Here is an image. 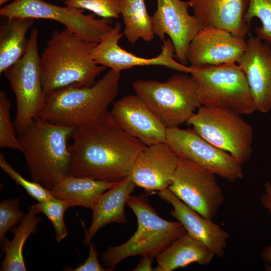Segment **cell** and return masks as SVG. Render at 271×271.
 <instances>
[{
	"label": "cell",
	"mask_w": 271,
	"mask_h": 271,
	"mask_svg": "<svg viewBox=\"0 0 271 271\" xmlns=\"http://www.w3.org/2000/svg\"><path fill=\"white\" fill-rule=\"evenodd\" d=\"M70 175L117 182L130 175L135 161L146 146L127 134L110 111L76 127Z\"/></svg>",
	"instance_id": "6da1fadb"
},
{
	"label": "cell",
	"mask_w": 271,
	"mask_h": 271,
	"mask_svg": "<svg viewBox=\"0 0 271 271\" xmlns=\"http://www.w3.org/2000/svg\"><path fill=\"white\" fill-rule=\"evenodd\" d=\"M97 44L84 40L66 28L54 30L40 55L45 95L65 87L92 86L106 69L92 57V51Z\"/></svg>",
	"instance_id": "7a4b0ae2"
},
{
	"label": "cell",
	"mask_w": 271,
	"mask_h": 271,
	"mask_svg": "<svg viewBox=\"0 0 271 271\" xmlns=\"http://www.w3.org/2000/svg\"><path fill=\"white\" fill-rule=\"evenodd\" d=\"M75 128L37 117L17 134L32 181L51 191L70 175L72 155L68 141Z\"/></svg>",
	"instance_id": "3957f363"
},
{
	"label": "cell",
	"mask_w": 271,
	"mask_h": 271,
	"mask_svg": "<svg viewBox=\"0 0 271 271\" xmlns=\"http://www.w3.org/2000/svg\"><path fill=\"white\" fill-rule=\"evenodd\" d=\"M120 73L108 70L91 86H70L45 95L39 118L77 127L101 116L116 97Z\"/></svg>",
	"instance_id": "277c9868"
},
{
	"label": "cell",
	"mask_w": 271,
	"mask_h": 271,
	"mask_svg": "<svg viewBox=\"0 0 271 271\" xmlns=\"http://www.w3.org/2000/svg\"><path fill=\"white\" fill-rule=\"evenodd\" d=\"M146 195H130L126 204L138 221L135 233L125 242L110 246L101 254L104 265L113 270L123 259L141 255L153 258L162 252L186 231L178 221H171L160 216L149 203Z\"/></svg>",
	"instance_id": "5b68a950"
},
{
	"label": "cell",
	"mask_w": 271,
	"mask_h": 271,
	"mask_svg": "<svg viewBox=\"0 0 271 271\" xmlns=\"http://www.w3.org/2000/svg\"><path fill=\"white\" fill-rule=\"evenodd\" d=\"M133 88L167 128L187 122L202 106L198 83L186 74H174L164 82L138 80Z\"/></svg>",
	"instance_id": "8992f818"
},
{
	"label": "cell",
	"mask_w": 271,
	"mask_h": 271,
	"mask_svg": "<svg viewBox=\"0 0 271 271\" xmlns=\"http://www.w3.org/2000/svg\"><path fill=\"white\" fill-rule=\"evenodd\" d=\"M191 67L202 105L230 109L241 115L256 110L246 76L236 63Z\"/></svg>",
	"instance_id": "52a82bcc"
},
{
	"label": "cell",
	"mask_w": 271,
	"mask_h": 271,
	"mask_svg": "<svg viewBox=\"0 0 271 271\" xmlns=\"http://www.w3.org/2000/svg\"><path fill=\"white\" fill-rule=\"evenodd\" d=\"M187 123L201 137L229 153L241 165L250 159L253 130L240 114L230 109L202 105Z\"/></svg>",
	"instance_id": "ba28073f"
},
{
	"label": "cell",
	"mask_w": 271,
	"mask_h": 271,
	"mask_svg": "<svg viewBox=\"0 0 271 271\" xmlns=\"http://www.w3.org/2000/svg\"><path fill=\"white\" fill-rule=\"evenodd\" d=\"M38 37V30L33 28L24 55L4 72L16 99L17 111L14 123L17 134L38 117L44 102Z\"/></svg>",
	"instance_id": "9c48e42d"
},
{
	"label": "cell",
	"mask_w": 271,
	"mask_h": 271,
	"mask_svg": "<svg viewBox=\"0 0 271 271\" xmlns=\"http://www.w3.org/2000/svg\"><path fill=\"white\" fill-rule=\"evenodd\" d=\"M84 10L61 7L43 0H16L3 7L0 15L11 20L14 17L49 19L58 22L84 40L98 43L113 27L110 18L96 19L95 15Z\"/></svg>",
	"instance_id": "30bf717a"
},
{
	"label": "cell",
	"mask_w": 271,
	"mask_h": 271,
	"mask_svg": "<svg viewBox=\"0 0 271 271\" xmlns=\"http://www.w3.org/2000/svg\"><path fill=\"white\" fill-rule=\"evenodd\" d=\"M166 143L180 159L192 162L229 182L243 177L242 165L229 153L215 147L193 129L167 128Z\"/></svg>",
	"instance_id": "8fae6325"
},
{
	"label": "cell",
	"mask_w": 271,
	"mask_h": 271,
	"mask_svg": "<svg viewBox=\"0 0 271 271\" xmlns=\"http://www.w3.org/2000/svg\"><path fill=\"white\" fill-rule=\"evenodd\" d=\"M168 188L202 216L213 219L225 201L215 175L188 160L180 159Z\"/></svg>",
	"instance_id": "7c38bea8"
},
{
	"label": "cell",
	"mask_w": 271,
	"mask_h": 271,
	"mask_svg": "<svg viewBox=\"0 0 271 271\" xmlns=\"http://www.w3.org/2000/svg\"><path fill=\"white\" fill-rule=\"evenodd\" d=\"M119 22L107 33L94 47L91 56L98 65L109 68L116 72L137 66H161L185 73H190L192 68L174 59V48L170 39L163 41L161 53L156 57L146 58L127 52L118 44L123 36L120 32Z\"/></svg>",
	"instance_id": "4fadbf2b"
},
{
	"label": "cell",
	"mask_w": 271,
	"mask_h": 271,
	"mask_svg": "<svg viewBox=\"0 0 271 271\" xmlns=\"http://www.w3.org/2000/svg\"><path fill=\"white\" fill-rule=\"evenodd\" d=\"M157 8L152 16L154 32L163 41L167 35L172 42L174 57L180 63H188L189 46L203 29L195 15L188 13V1L157 0Z\"/></svg>",
	"instance_id": "5bb4252c"
},
{
	"label": "cell",
	"mask_w": 271,
	"mask_h": 271,
	"mask_svg": "<svg viewBox=\"0 0 271 271\" xmlns=\"http://www.w3.org/2000/svg\"><path fill=\"white\" fill-rule=\"evenodd\" d=\"M110 112L127 134L146 146L166 142L167 127L137 94L113 102Z\"/></svg>",
	"instance_id": "9a60e30c"
},
{
	"label": "cell",
	"mask_w": 271,
	"mask_h": 271,
	"mask_svg": "<svg viewBox=\"0 0 271 271\" xmlns=\"http://www.w3.org/2000/svg\"><path fill=\"white\" fill-rule=\"evenodd\" d=\"M246 42L228 31L205 27L191 42L187 58L190 67L237 63L246 50Z\"/></svg>",
	"instance_id": "2e32d148"
},
{
	"label": "cell",
	"mask_w": 271,
	"mask_h": 271,
	"mask_svg": "<svg viewBox=\"0 0 271 271\" xmlns=\"http://www.w3.org/2000/svg\"><path fill=\"white\" fill-rule=\"evenodd\" d=\"M180 160L166 142L147 146L138 156L129 176L147 193H158L168 188Z\"/></svg>",
	"instance_id": "e0dca14e"
},
{
	"label": "cell",
	"mask_w": 271,
	"mask_h": 271,
	"mask_svg": "<svg viewBox=\"0 0 271 271\" xmlns=\"http://www.w3.org/2000/svg\"><path fill=\"white\" fill-rule=\"evenodd\" d=\"M246 42L236 63L246 76L256 110L266 113L271 109V46L252 35Z\"/></svg>",
	"instance_id": "ac0fdd59"
},
{
	"label": "cell",
	"mask_w": 271,
	"mask_h": 271,
	"mask_svg": "<svg viewBox=\"0 0 271 271\" xmlns=\"http://www.w3.org/2000/svg\"><path fill=\"white\" fill-rule=\"evenodd\" d=\"M162 200L170 203V214L179 221L186 232L207 245L215 256L222 257L225 252L229 234L212 219L206 218L178 199L169 189L157 193Z\"/></svg>",
	"instance_id": "d6986e66"
},
{
	"label": "cell",
	"mask_w": 271,
	"mask_h": 271,
	"mask_svg": "<svg viewBox=\"0 0 271 271\" xmlns=\"http://www.w3.org/2000/svg\"><path fill=\"white\" fill-rule=\"evenodd\" d=\"M190 6L203 28L224 29L245 40L249 25L245 20L249 0H189Z\"/></svg>",
	"instance_id": "ffe728a7"
},
{
	"label": "cell",
	"mask_w": 271,
	"mask_h": 271,
	"mask_svg": "<svg viewBox=\"0 0 271 271\" xmlns=\"http://www.w3.org/2000/svg\"><path fill=\"white\" fill-rule=\"evenodd\" d=\"M136 186L129 175L99 197L92 210L90 226L87 230L85 229L84 243L85 245H89L96 232L108 224L127 223L124 207Z\"/></svg>",
	"instance_id": "44dd1931"
},
{
	"label": "cell",
	"mask_w": 271,
	"mask_h": 271,
	"mask_svg": "<svg viewBox=\"0 0 271 271\" xmlns=\"http://www.w3.org/2000/svg\"><path fill=\"white\" fill-rule=\"evenodd\" d=\"M215 256L207 245L186 232L157 256V265L154 270L173 271L192 263L207 265Z\"/></svg>",
	"instance_id": "7402d4cb"
},
{
	"label": "cell",
	"mask_w": 271,
	"mask_h": 271,
	"mask_svg": "<svg viewBox=\"0 0 271 271\" xmlns=\"http://www.w3.org/2000/svg\"><path fill=\"white\" fill-rule=\"evenodd\" d=\"M118 182L99 181L70 175L50 192L54 197L66 202L71 207L82 206L92 210L99 197Z\"/></svg>",
	"instance_id": "603a6c76"
},
{
	"label": "cell",
	"mask_w": 271,
	"mask_h": 271,
	"mask_svg": "<svg viewBox=\"0 0 271 271\" xmlns=\"http://www.w3.org/2000/svg\"><path fill=\"white\" fill-rule=\"evenodd\" d=\"M34 19L14 17L0 27V73H4L24 55L29 39L26 34Z\"/></svg>",
	"instance_id": "cb8c5ba5"
},
{
	"label": "cell",
	"mask_w": 271,
	"mask_h": 271,
	"mask_svg": "<svg viewBox=\"0 0 271 271\" xmlns=\"http://www.w3.org/2000/svg\"><path fill=\"white\" fill-rule=\"evenodd\" d=\"M38 213L31 206L16 229L12 240L5 237L1 242L2 253L5 257L2 262L1 271H26V267L23 257V250L25 242L32 234L37 230V224L42 218Z\"/></svg>",
	"instance_id": "d4e9b609"
},
{
	"label": "cell",
	"mask_w": 271,
	"mask_h": 271,
	"mask_svg": "<svg viewBox=\"0 0 271 271\" xmlns=\"http://www.w3.org/2000/svg\"><path fill=\"white\" fill-rule=\"evenodd\" d=\"M120 14L124 25L123 34L129 43L153 40L152 16L148 13L145 0H120Z\"/></svg>",
	"instance_id": "484cf974"
},
{
	"label": "cell",
	"mask_w": 271,
	"mask_h": 271,
	"mask_svg": "<svg viewBox=\"0 0 271 271\" xmlns=\"http://www.w3.org/2000/svg\"><path fill=\"white\" fill-rule=\"evenodd\" d=\"M31 207L38 213L45 215L52 222L58 242L67 236L68 230L64 222V215L65 212L71 207L67 203L53 197L48 200L38 202Z\"/></svg>",
	"instance_id": "4316f807"
},
{
	"label": "cell",
	"mask_w": 271,
	"mask_h": 271,
	"mask_svg": "<svg viewBox=\"0 0 271 271\" xmlns=\"http://www.w3.org/2000/svg\"><path fill=\"white\" fill-rule=\"evenodd\" d=\"M254 18L261 23L255 28L256 36L271 46V0H249L244 19L250 25Z\"/></svg>",
	"instance_id": "83f0119b"
},
{
	"label": "cell",
	"mask_w": 271,
	"mask_h": 271,
	"mask_svg": "<svg viewBox=\"0 0 271 271\" xmlns=\"http://www.w3.org/2000/svg\"><path fill=\"white\" fill-rule=\"evenodd\" d=\"M11 102L6 93L0 91V147L22 152L14 122L11 118Z\"/></svg>",
	"instance_id": "f1b7e54d"
},
{
	"label": "cell",
	"mask_w": 271,
	"mask_h": 271,
	"mask_svg": "<svg viewBox=\"0 0 271 271\" xmlns=\"http://www.w3.org/2000/svg\"><path fill=\"white\" fill-rule=\"evenodd\" d=\"M65 6L87 10L103 18L117 19L120 14V0H64Z\"/></svg>",
	"instance_id": "f546056e"
},
{
	"label": "cell",
	"mask_w": 271,
	"mask_h": 271,
	"mask_svg": "<svg viewBox=\"0 0 271 271\" xmlns=\"http://www.w3.org/2000/svg\"><path fill=\"white\" fill-rule=\"evenodd\" d=\"M0 167L17 185L22 186L30 196L38 202L46 201L53 197L50 191L40 183L34 181H29L17 172L8 163L4 155L2 153L0 154Z\"/></svg>",
	"instance_id": "4dcf8cb0"
},
{
	"label": "cell",
	"mask_w": 271,
	"mask_h": 271,
	"mask_svg": "<svg viewBox=\"0 0 271 271\" xmlns=\"http://www.w3.org/2000/svg\"><path fill=\"white\" fill-rule=\"evenodd\" d=\"M18 198L7 199L0 203V241L6 237L7 232L20 223L25 214L19 207Z\"/></svg>",
	"instance_id": "1f68e13d"
},
{
	"label": "cell",
	"mask_w": 271,
	"mask_h": 271,
	"mask_svg": "<svg viewBox=\"0 0 271 271\" xmlns=\"http://www.w3.org/2000/svg\"><path fill=\"white\" fill-rule=\"evenodd\" d=\"M89 246V252L87 258L84 262L78 266L73 269L68 270L73 271H110L109 268H103L100 264L97 259V251L94 244L90 243Z\"/></svg>",
	"instance_id": "d6a6232c"
},
{
	"label": "cell",
	"mask_w": 271,
	"mask_h": 271,
	"mask_svg": "<svg viewBox=\"0 0 271 271\" xmlns=\"http://www.w3.org/2000/svg\"><path fill=\"white\" fill-rule=\"evenodd\" d=\"M264 188V192L260 198V203L271 215V183L269 182L265 183Z\"/></svg>",
	"instance_id": "836d02e7"
},
{
	"label": "cell",
	"mask_w": 271,
	"mask_h": 271,
	"mask_svg": "<svg viewBox=\"0 0 271 271\" xmlns=\"http://www.w3.org/2000/svg\"><path fill=\"white\" fill-rule=\"evenodd\" d=\"M138 265L134 268L133 271H152L154 268L152 266L153 260L154 258L149 256H142Z\"/></svg>",
	"instance_id": "e575fe53"
},
{
	"label": "cell",
	"mask_w": 271,
	"mask_h": 271,
	"mask_svg": "<svg viewBox=\"0 0 271 271\" xmlns=\"http://www.w3.org/2000/svg\"><path fill=\"white\" fill-rule=\"evenodd\" d=\"M261 257L266 263H271V244L263 248L261 253Z\"/></svg>",
	"instance_id": "d590c367"
},
{
	"label": "cell",
	"mask_w": 271,
	"mask_h": 271,
	"mask_svg": "<svg viewBox=\"0 0 271 271\" xmlns=\"http://www.w3.org/2000/svg\"><path fill=\"white\" fill-rule=\"evenodd\" d=\"M264 269L266 271H271V263L266 264L264 267Z\"/></svg>",
	"instance_id": "8d00e7d4"
},
{
	"label": "cell",
	"mask_w": 271,
	"mask_h": 271,
	"mask_svg": "<svg viewBox=\"0 0 271 271\" xmlns=\"http://www.w3.org/2000/svg\"><path fill=\"white\" fill-rule=\"evenodd\" d=\"M10 1H15L16 0H0V6H3L4 4L6 3L7 2Z\"/></svg>",
	"instance_id": "74e56055"
}]
</instances>
